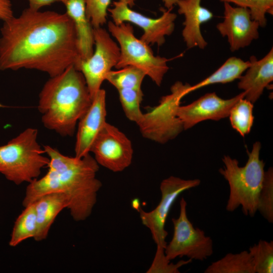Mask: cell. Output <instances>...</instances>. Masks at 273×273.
Returning <instances> with one entry per match:
<instances>
[{
	"mask_svg": "<svg viewBox=\"0 0 273 273\" xmlns=\"http://www.w3.org/2000/svg\"><path fill=\"white\" fill-rule=\"evenodd\" d=\"M43 148L50 159L48 171L29 183L23 205L33 203L45 194L61 192L68 199L67 208L72 218L76 221L85 220L92 214L102 187L96 177L98 163L89 153L77 158L64 155L49 145Z\"/></svg>",
	"mask_w": 273,
	"mask_h": 273,
	"instance_id": "obj_2",
	"label": "cell"
},
{
	"mask_svg": "<svg viewBox=\"0 0 273 273\" xmlns=\"http://www.w3.org/2000/svg\"><path fill=\"white\" fill-rule=\"evenodd\" d=\"M37 134L36 128H28L0 146V173L17 185L37 178L49 163Z\"/></svg>",
	"mask_w": 273,
	"mask_h": 273,
	"instance_id": "obj_5",
	"label": "cell"
},
{
	"mask_svg": "<svg viewBox=\"0 0 273 273\" xmlns=\"http://www.w3.org/2000/svg\"><path fill=\"white\" fill-rule=\"evenodd\" d=\"M111 70L106 75L105 80L113 85L117 90L123 88L141 89L145 72L133 66H126Z\"/></svg>",
	"mask_w": 273,
	"mask_h": 273,
	"instance_id": "obj_23",
	"label": "cell"
},
{
	"mask_svg": "<svg viewBox=\"0 0 273 273\" xmlns=\"http://www.w3.org/2000/svg\"><path fill=\"white\" fill-rule=\"evenodd\" d=\"M253 104L245 98L240 99L232 108L229 118L232 127L244 136L251 129L254 121Z\"/></svg>",
	"mask_w": 273,
	"mask_h": 273,
	"instance_id": "obj_24",
	"label": "cell"
},
{
	"mask_svg": "<svg viewBox=\"0 0 273 273\" xmlns=\"http://www.w3.org/2000/svg\"><path fill=\"white\" fill-rule=\"evenodd\" d=\"M192 260H180L176 263L170 262L164 252V249L157 248L153 261L147 272L148 273H179V268L191 263Z\"/></svg>",
	"mask_w": 273,
	"mask_h": 273,
	"instance_id": "obj_29",
	"label": "cell"
},
{
	"mask_svg": "<svg viewBox=\"0 0 273 273\" xmlns=\"http://www.w3.org/2000/svg\"><path fill=\"white\" fill-rule=\"evenodd\" d=\"M179 206V216L172 218L173 234L164 248L166 257L169 260L184 256L192 260L207 259L213 252L211 238L202 230L195 228L189 219L187 202L183 197L180 200Z\"/></svg>",
	"mask_w": 273,
	"mask_h": 273,
	"instance_id": "obj_8",
	"label": "cell"
},
{
	"mask_svg": "<svg viewBox=\"0 0 273 273\" xmlns=\"http://www.w3.org/2000/svg\"><path fill=\"white\" fill-rule=\"evenodd\" d=\"M60 2L73 23L81 60H86L93 53L94 38V28L86 14L85 0H60Z\"/></svg>",
	"mask_w": 273,
	"mask_h": 273,
	"instance_id": "obj_18",
	"label": "cell"
},
{
	"mask_svg": "<svg viewBox=\"0 0 273 273\" xmlns=\"http://www.w3.org/2000/svg\"><path fill=\"white\" fill-rule=\"evenodd\" d=\"M201 0H177L178 13L185 21L182 31L183 39L188 49L198 47L204 49L207 46L201 31V26L213 17L209 9L203 7Z\"/></svg>",
	"mask_w": 273,
	"mask_h": 273,
	"instance_id": "obj_16",
	"label": "cell"
},
{
	"mask_svg": "<svg viewBox=\"0 0 273 273\" xmlns=\"http://www.w3.org/2000/svg\"><path fill=\"white\" fill-rule=\"evenodd\" d=\"M177 0H162L166 9H172Z\"/></svg>",
	"mask_w": 273,
	"mask_h": 273,
	"instance_id": "obj_33",
	"label": "cell"
},
{
	"mask_svg": "<svg viewBox=\"0 0 273 273\" xmlns=\"http://www.w3.org/2000/svg\"><path fill=\"white\" fill-rule=\"evenodd\" d=\"M37 231L36 216L34 203L25 207L15 221L9 244L16 247L29 238H34Z\"/></svg>",
	"mask_w": 273,
	"mask_h": 273,
	"instance_id": "obj_22",
	"label": "cell"
},
{
	"mask_svg": "<svg viewBox=\"0 0 273 273\" xmlns=\"http://www.w3.org/2000/svg\"><path fill=\"white\" fill-rule=\"evenodd\" d=\"M223 3H232L237 7L249 9L251 18L257 21L260 27L266 25L267 13L273 14V0H219Z\"/></svg>",
	"mask_w": 273,
	"mask_h": 273,
	"instance_id": "obj_28",
	"label": "cell"
},
{
	"mask_svg": "<svg viewBox=\"0 0 273 273\" xmlns=\"http://www.w3.org/2000/svg\"><path fill=\"white\" fill-rule=\"evenodd\" d=\"M205 273H255L252 256L248 251L238 253H227L213 262L204 270Z\"/></svg>",
	"mask_w": 273,
	"mask_h": 273,
	"instance_id": "obj_21",
	"label": "cell"
},
{
	"mask_svg": "<svg viewBox=\"0 0 273 273\" xmlns=\"http://www.w3.org/2000/svg\"><path fill=\"white\" fill-rule=\"evenodd\" d=\"M190 86L187 83L176 82L171 87L170 94L161 97L157 106L143 113L137 125L144 137L164 144L184 130L176 112L181 100L188 95Z\"/></svg>",
	"mask_w": 273,
	"mask_h": 273,
	"instance_id": "obj_7",
	"label": "cell"
},
{
	"mask_svg": "<svg viewBox=\"0 0 273 273\" xmlns=\"http://www.w3.org/2000/svg\"><path fill=\"white\" fill-rule=\"evenodd\" d=\"M199 179H184L170 176L163 179L160 186L161 199L157 206L147 212L138 208L142 223L150 231L157 248L164 249L168 235L165 223L170 209L178 196L183 192L199 186Z\"/></svg>",
	"mask_w": 273,
	"mask_h": 273,
	"instance_id": "obj_10",
	"label": "cell"
},
{
	"mask_svg": "<svg viewBox=\"0 0 273 273\" xmlns=\"http://www.w3.org/2000/svg\"><path fill=\"white\" fill-rule=\"evenodd\" d=\"M223 20L216 28L222 37H226L232 52L249 46L259 37V23L251 18L249 9L233 7L223 3Z\"/></svg>",
	"mask_w": 273,
	"mask_h": 273,
	"instance_id": "obj_14",
	"label": "cell"
},
{
	"mask_svg": "<svg viewBox=\"0 0 273 273\" xmlns=\"http://www.w3.org/2000/svg\"><path fill=\"white\" fill-rule=\"evenodd\" d=\"M108 29L116 39L120 48V57L115 66L120 69L133 66L144 71L158 86L162 82L164 75L169 69L165 57L155 56L149 44L135 37L133 28L129 23L115 24L108 23Z\"/></svg>",
	"mask_w": 273,
	"mask_h": 273,
	"instance_id": "obj_6",
	"label": "cell"
},
{
	"mask_svg": "<svg viewBox=\"0 0 273 273\" xmlns=\"http://www.w3.org/2000/svg\"><path fill=\"white\" fill-rule=\"evenodd\" d=\"M255 273L273 272V241L260 240L250 247Z\"/></svg>",
	"mask_w": 273,
	"mask_h": 273,
	"instance_id": "obj_25",
	"label": "cell"
},
{
	"mask_svg": "<svg viewBox=\"0 0 273 273\" xmlns=\"http://www.w3.org/2000/svg\"><path fill=\"white\" fill-rule=\"evenodd\" d=\"M127 4L130 8L134 5V0H119Z\"/></svg>",
	"mask_w": 273,
	"mask_h": 273,
	"instance_id": "obj_34",
	"label": "cell"
},
{
	"mask_svg": "<svg viewBox=\"0 0 273 273\" xmlns=\"http://www.w3.org/2000/svg\"><path fill=\"white\" fill-rule=\"evenodd\" d=\"M0 70L34 69L57 75L81 58L73 23L66 13L29 8L4 22Z\"/></svg>",
	"mask_w": 273,
	"mask_h": 273,
	"instance_id": "obj_1",
	"label": "cell"
},
{
	"mask_svg": "<svg viewBox=\"0 0 273 273\" xmlns=\"http://www.w3.org/2000/svg\"><path fill=\"white\" fill-rule=\"evenodd\" d=\"M98 164L113 172H120L132 162L130 140L118 128L106 122L94 141L90 152Z\"/></svg>",
	"mask_w": 273,
	"mask_h": 273,
	"instance_id": "obj_12",
	"label": "cell"
},
{
	"mask_svg": "<svg viewBox=\"0 0 273 273\" xmlns=\"http://www.w3.org/2000/svg\"><path fill=\"white\" fill-rule=\"evenodd\" d=\"M111 0H85L87 16L93 28L107 22V11Z\"/></svg>",
	"mask_w": 273,
	"mask_h": 273,
	"instance_id": "obj_30",
	"label": "cell"
},
{
	"mask_svg": "<svg viewBox=\"0 0 273 273\" xmlns=\"http://www.w3.org/2000/svg\"><path fill=\"white\" fill-rule=\"evenodd\" d=\"M257 210L269 223H273L272 167H269L265 171L263 184L258 198Z\"/></svg>",
	"mask_w": 273,
	"mask_h": 273,
	"instance_id": "obj_27",
	"label": "cell"
},
{
	"mask_svg": "<svg viewBox=\"0 0 273 273\" xmlns=\"http://www.w3.org/2000/svg\"><path fill=\"white\" fill-rule=\"evenodd\" d=\"M250 65L249 61H245L236 57L229 58L210 75L196 83L191 85L188 94L198 89L216 83H226L239 79Z\"/></svg>",
	"mask_w": 273,
	"mask_h": 273,
	"instance_id": "obj_20",
	"label": "cell"
},
{
	"mask_svg": "<svg viewBox=\"0 0 273 273\" xmlns=\"http://www.w3.org/2000/svg\"><path fill=\"white\" fill-rule=\"evenodd\" d=\"M94 38L93 54L81 60L76 68L83 75L92 99L101 88L107 74L115 67L120 54L119 46L102 27L94 28Z\"/></svg>",
	"mask_w": 273,
	"mask_h": 273,
	"instance_id": "obj_9",
	"label": "cell"
},
{
	"mask_svg": "<svg viewBox=\"0 0 273 273\" xmlns=\"http://www.w3.org/2000/svg\"><path fill=\"white\" fill-rule=\"evenodd\" d=\"M106 92L101 88L78 122L75 157L80 158L89 154L92 145L106 122Z\"/></svg>",
	"mask_w": 273,
	"mask_h": 273,
	"instance_id": "obj_15",
	"label": "cell"
},
{
	"mask_svg": "<svg viewBox=\"0 0 273 273\" xmlns=\"http://www.w3.org/2000/svg\"><path fill=\"white\" fill-rule=\"evenodd\" d=\"M249 61L250 65L239 78L238 87L245 92L244 98L254 104L273 80V48L261 59L252 56Z\"/></svg>",
	"mask_w": 273,
	"mask_h": 273,
	"instance_id": "obj_17",
	"label": "cell"
},
{
	"mask_svg": "<svg viewBox=\"0 0 273 273\" xmlns=\"http://www.w3.org/2000/svg\"><path fill=\"white\" fill-rule=\"evenodd\" d=\"M13 16L11 1L10 0H0V19L4 22Z\"/></svg>",
	"mask_w": 273,
	"mask_h": 273,
	"instance_id": "obj_31",
	"label": "cell"
},
{
	"mask_svg": "<svg viewBox=\"0 0 273 273\" xmlns=\"http://www.w3.org/2000/svg\"><path fill=\"white\" fill-rule=\"evenodd\" d=\"M118 92L125 116L137 124L143 114L140 108L144 96L142 89L123 88L118 89Z\"/></svg>",
	"mask_w": 273,
	"mask_h": 273,
	"instance_id": "obj_26",
	"label": "cell"
},
{
	"mask_svg": "<svg viewBox=\"0 0 273 273\" xmlns=\"http://www.w3.org/2000/svg\"><path fill=\"white\" fill-rule=\"evenodd\" d=\"M37 231L33 238L36 241L45 240L50 229L59 213L69 205L68 199L63 192L45 194L34 202Z\"/></svg>",
	"mask_w": 273,
	"mask_h": 273,
	"instance_id": "obj_19",
	"label": "cell"
},
{
	"mask_svg": "<svg viewBox=\"0 0 273 273\" xmlns=\"http://www.w3.org/2000/svg\"><path fill=\"white\" fill-rule=\"evenodd\" d=\"M245 94L243 92L232 98L223 99L215 92L207 93L191 104L179 106L176 114L187 130L203 121H218L228 117L233 106Z\"/></svg>",
	"mask_w": 273,
	"mask_h": 273,
	"instance_id": "obj_13",
	"label": "cell"
},
{
	"mask_svg": "<svg viewBox=\"0 0 273 273\" xmlns=\"http://www.w3.org/2000/svg\"><path fill=\"white\" fill-rule=\"evenodd\" d=\"M92 102L83 75L72 65L47 81L39 94L37 108L46 128L62 136H72Z\"/></svg>",
	"mask_w": 273,
	"mask_h": 273,
	"instance_id": "obj_3",
	"label": "cell"
},
{
	"mask_svg": "<svg viewBox=\"0 0 273 273\" xmlns=\"http://www.w3.org/2000/svg\"><path fill=\"white\" fill-rule=\"evenodd\" d=\"M113 5L112 8L108 9L113 22L116 25L131 23L140 27L144 32L140 39L147 44L161 46L165 42V36L171 35L174 31L177 15L171 12L172 9L161 8V16L152 18L131 10L121 1H115Z\"/></svg>",
	"mask_w": 273,
	"mask_h": 273,
	"instance_id": "obj_11",
	"label": "cell"
},
{
	"mask_svg": "<svg viewBox=\"0 0 273 273\" xmlns=\"http://www.w3.org/2000/svg\"><path fill=\"white\" fill-rule=\"evenodd\" d=\"M29 7L33 10H40L44 7L50 6L55 3L60 2V0H26Z\"/></svg>",
	"mask_w": 273,
	"mask_h": 273,
	"instance_id": "obj_32",
	"label": "cell"
},
{
	"mask_svg": "<svg viewBox=\"0 0 273 273\" xmlns=\"http://www.w3.org/2000/svg\"><path fill=\"white\" fill-rule=\"evenodd\" d=\"M261 144L256 142L251 152L248 150V160L243 166L229 156L222 159L223 168L218 171L228 181L230 193L226 210L233 212L239 207L246 216L253 217L257 212L258 198L265 174L264 161L260 159Z\"/></svg>",
	"mask_w": 273,
	"mask_h": 273,
	"instance_id": "obj_4",
	"label": "cell"
}]
</instances>
